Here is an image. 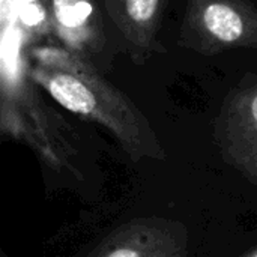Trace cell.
Here are the masks:
<instances>
[{"label":"cell","instance_id":"6da1fadb","mask_svg":"<svg viewBox=\"0 0 257 257\" xmlns=\"http://www.w3.org/2000/svg\"><path fill=\"white\" fill-rule=\"evenodd\" d=\"M27 74L59 105L108 130L133 161L164 160L143 113L90 62L65 47L33 45L27 48Z\"/></svg>","mask_w":257,"mask_h":257},{"label":"cell","instance_id":"7a4b0ae2","mask_svg":"<svg viewBox=\"0 0 257 257\" xmlns=\"http://www.w3.org/2000/svg\"><path fill=\"white\" fill-rule=\"evenodd\" d=\"M181 39L202 54L257 50V8L247 0H188Z\"/></svg>","mask_w":257,"mask_h":257},{"label":"cell","instance_id":"3957f363","mask_svg":"<svg viewBox=\"0 0 257 257\" xmlns=\"http://www.w3.org/2000/svg\"><path fill=\"white\" fill-rule=\"evenodd\" d=\"M187 226L164 217L130 220L105 235L84 257H193Z\"/></svg>","mask_w":257,"mask_h":257},{"label":"cell","instance_id":"277c9868","mask_svg":"<svg viewBox=\"0 0 257 257\" xmlns=\"http://www.w3.org/2000/svg\"><path fill=\"white\" fill-rule=\"evenodd\" d=\"M217 139L224 158L257 179V77L227 96L217 119Z\"/></svg>","mask_w":257,"mask_h":257},{"label":"cell","instance_id":"5b68a950","mask_svg":"<svg viewBox=\"0 0 257 257\" xmlns=\"http://www.w3.org/2000/svg\"><path fill=\"white\" fill-rule=\"evenodd\" d=\"M50 14L53 33L71 53L92 63L105 50L104 24L93 0H50Z\"/></svg>","mask_w":257,"mask_h":257},{"label":"cell","instance_id":"8992f818","mask_svg":"<svg viewBox=\"0 0 257 257\" xmlns=\"http://www.w3.org/2000/svg\"><path fill=\"white\" fill-rule=\"evenodd\" d=\"M166 0H105L111 20L116 23L136 56L146 59L163 53L158 42L163 5Z\"/></svg>","mask_w":257,"mask_h":257},{"label":"cell","instance_id":"52a82bcc","mask_svg":"<svg viewBox=\"0 0 257 257\" xmlns=\"http://www.w3.org/2000/svg\"><path fill=\"white\" fill-rule=\"evenodd\" d=\"M17 20L27 39L53 32L51 14L41 2L27 3L17 8Z\"/></svg>","mask_w":257,"mask_h":257},{"label":"cell","instance_id":"ba28073f","mask_svg":"<svg viewBox=\"0 0 257 257\" xmlns=\"http://www.w3.org/2000/svg\"><path fill=\"white\" fill-rule=\"evenodd\" d=\"M239 257H257V247H253V248L247 250L244 254H241Z\"/></svg>","mask_w":257,"mask_h":257},{"label":"cell","instance_id":"9c48e42d","mask_svg":"<svg viewBox=\"0 0 257 257\" xmlns=\"http://www.w3.org/2000/svg\"><path fill=\"white\" fill-rule=\"evenodd\" d=\"M33 2H41V0H17V8L23 6V5H27V3H33Z\"/></svg>","mask_w":257,"mask_h":257}]
</instances>
